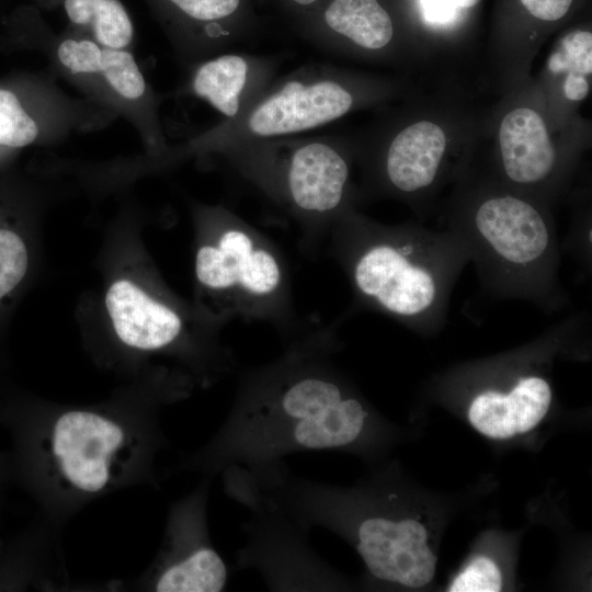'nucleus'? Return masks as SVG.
<instances>
[{
    "label": "nucleus",
    "mask_w": 592,
    "mask_h": 592,
    "mask_svg": "<svg viewBox=\"0 0 592 592\" xmlns=\"http://www.w3.org/2000/svg\"><path fill=\"white\" fill-rule=\"evenodd\" d=\"M106 308L118 338L132 348L158 351L172 348L183 334V319L129 281H117L106 293Z\"/></svg>",
    "instance_id": "ddd939ff"
},
{
    "label": "nucleus",
    "mask_w": 592,
    "mask_h": 592,
    "mask_svg": "<svg viewBox=\"0 0 592 592\" xmlns=\"http://www.w3.org/2000/svg\"><path fill=\"white\" fill-rule=\"evenodd\" d=\"M328 236L356 301L410 327L443 321L452 286L469 260L453 232L382 225L351 208Z\"/></svg>",
    "instance_id": "f03ea898"
},
{
    "label": "nucleus",
    "mask_w": 592,
    "mask_h": 592,
    "mask_svg": "<svg viewBox=\"0 0 592 592\" xmlns=\"http://www.w3.org/2000/svg\"><path fill=\"white\" fill-rule=\"evenodd\" d=\"M246 506L244 544L235 553L236 569L251 570L270 591L325 592L343 588V579L315 550L309 530L267 496L249 488L224 489Z\"/></svg>",
    "instance_id": "1a4fd4ad"
},
{
    "label": "nucleus",
    "mask_w": 592,
    "mask_h": 592,
    "mask_svg": "<svg viewBox=\"0 0 592 592\" xmlns=\"http://www.w3.org/2000/svg\"><path fill=\"white\" fill-rule=\"evenodd\" d=\"M295 5L308 8L315 5L319 0H291Z\"/></svg>",
    "instance_id": "a878e982"
},
{
    "label": "nucleus",
    "mask_w": 592,
    "mask_h": 592,
    "mask_svg": "<svg viewBox=\"0 0 592 592\" xmlns=\"http://www.w3.org/2000/svg\"><path fill=\"white\" fill-rule=\"evenodd\" d=\"M27 33L47 57L48 70L58 79L128 122L150 155L156 157L168 150L160 96L133 50L104 47L68 27L55 33L43 18L36 19Z\"/></svg>",
    "instance_id": "6e6552de"
},
{
    "label": "nucleus",
    "mask_w": 592,
    "mask_h": 592,
    "mask_svg": "<svg viewBox=\"0 0 592 592\" xmlns=\"http://www.w3.org/2000/svg\"><path fill=\"white\" fill-rule=\"evenodd\" d=\"M212 478L170 509L163 542L147 577L158 592H220L229 570L215 548L208 528L207 503Z\"/></svg>",
    "instance_id": "9d476101"
},
{
    "label": "nucleus",
    "mask_w": 592,
    "mask_h": 592,
    "mask_svg": "<svg viewBox=\"0 0 592 592\" xmlns=\"http://www.w3.org/2000/svg\"><path fill=\"white\" fill-rule=\"evenodd\" d=\"M563 92L565 95L571 101H580L584 99L589 92L587 77L567 76L563 83Z\"/></svg>",
    "instance_id": "5701e85b"
},
{
    "label": "nucleus",
    "mask_w": 592,
    "mask_h": 592,
    "mask_svg": "<svg viewBox=\"0 0 592 592\" xmlns=\"http://www.w3.org/2000/svg\"><path fill=\"white\" fill-rule=\"evenodd\" d=\"M38 9H59L66 27L104 47L133 50L135 26L122 0H34Z\"/></svg>",
    "instance_id": "f3484780"
},
{
    "label": "nucleus",
    "mask_w": 592,
    "mask_h": 592,
    "mask_svg": "<svg viewBox=\"0 0 592 592\" xmlns=\"http://www.w3.org/2000/svg\"><path fill=\"white\" fill-rule=\"evenodd\" d=\"M502 588L498 566L486 556L475 557L453 580L451 592H498Z\"/></svg>",
    "instance_id": "aec40b11"
},
{
    "label": "nucleus",
    "mask_w": 592,
    "mask_h": 592,
    "mask_svg": "<svg viewBox=\"0 0 592 592\" xmlns=\"http://www.w3.org/2000/svg\"><path fill=\"white\" fill-rule=\"evenodd\" d=\"M310 38L321 49L353 48L379 52L394 38V24L378 0H330L321 10Z\"/></svg>",
    "instance_id": "2eb2a0df"
},
{
    "label": "nucleus",
    "mask_w": 592,
    "mask_h": 592,
    "mask_svg": "<svg viewBox=\"0 0 592 592\" xmlns=\"http://www.w3.org/2000/svg\"><path fill=\"white\" fill-rule=\"evenodd\" d=\"M334 351L333 330L320 329L243 372L226 419L179 468L212 479L225 471L253 475L295 453L358 444L371 412L333 365Z\"/></svg>",
    "instance_id": "f257e3e1"
},
{
    "label": "nucleus",
    "mask_w": 592,
    "mask_h": 592,
    "mask_svg": "<svg viewBox=\"0 0 592 592\" xmlns=\"http://www.w3.org/2000/svg\"><path fill=\"white\" fill-rule=\"evenodd\" d=\"M7 474H8L7 465L0 464V503L2 500L3 482L5 480Z\"/></svg>",
    "instance_id": "b1692460"
},
{
    "label": "nucleus",
    "mask_w": 592,
    "mask_h": 592,
    "mask_svg": "<svg viewBox=\"0 0 592 592\" xmlns=\"http://www.w3.org/2000/svg\"><path fill=\"white\" fill-rule=\"evenodd\" d=\"M456 4L462 9H468L476 5L479 0H455Z\"/></svg>",
    "instance_id": "393cba45"
},
{
    "label": "nucleus",
    "mask_w": 592,
    "mask_h": 592,
    "mask_svg": "<svg viewBox=\"0 0 592 592\" xmlns=\"http://www.w3.org/2000/svg\"><path fill=\"white\" fill-rule=\"evenodd\" d=\"M186 68L225 53L237 39L242 0H145Z\"/></svg>",
    "instance_id": "9b49d317"
},
{
    "label": "nucleus",
    "mask_w": 592,
    "mask_h": 592,
    "mask_svg": "<svg viewBox=\"0 0 592 592\" xmlns=\"http://www.w3.org/2000/svg\"><path fill=\"white\" fill-rule=\"evenodd\" d=\"M209 237L197 248L195 275L214 300L221 321L272 323L289 334L295 328L287 264L276 244L235 212H204Z\"/></svg>",
    "instance_id": "39448f33"
},
{
    "label": "nucleus",
    "mask_w": 592,
    "mask_h": 592,
    "mask_svg": "<svg viewBox=\"0 0 592 592\" xmlns=\"http://www.w3.org/2000/svg\"><path fill=\"white\" fill-rule=\"evenodd\" d=\"M425 19L433 23H445L453 19L459 8L455 0H420Z\"/></svg>",
    "instance_id": "4be33fe9"
},
{
    "label": "nucleus",
    "mask_w": 592,
    "mask_h": 592,
    "mask_svg": "<svg viewBox=\"0 0 592 592\" xmlns=\"http://www.w3.org/2000/svg\"><path fill=\"white\" fill-rule=\"evenodd\" d=\"M358 101L351 81L325 64L304 65L275 80L241 115L220 121L157 156L173 161L292 137L346 115Z\"/></svg>",
    "instance_id": "423d86ee"
},
{
    "label": "nucleus",
    "mask_w": 592,
    "mask_h": 592,
    "mask_svg": "<svg viewBox=\"0 0 592 592\" xmlns=\"http://www.w3.org/2000/svg\"><path fill=\"white\" fill-rule=\"evenodd\" d=\"M27 262V251L22 239L11 230L0 229V298L21 282Z\"/></svg>",
    "instance_id": "6ab92c4d"
},
{
    "label": "nucleus",
    "mask_w": 592,
    "mask_h": 592,
    "mask_svg": "<svg viewBox=\"0 0 592 592\" xmlns=\"http://www.w3.org/2000/svg\"><path fill=\"white\" fill-rule=\"evenodd\" d=\"M553 73L568 71L567 76H590L592 72V34L574 31L559 43L548 61Z\"/></svg>",
    "instance_id": "a211bd4d"
},
{
    "label": "nucleus",
    "mask_w": 592,
    "mask_h": 592,
    "mask_svg": "<svg viewBox=\"0 0 592 592\" xmlns=\"http://www.w3.org/2000/svg\"><path fill=\"white\" fill-rule=\"evenodd\" d=\"M2 543L0 542V549H1Z\"/></svg>",
    "instance_id": "bb28decb"
},
{
    "label": "nucleus",
    "mask_w": 592,
    "mask_h": 592,
    "mask_svg": "<svg viewBox=\"0 0 592 592\" xmlns=\"http://www.w3.org/2000/svg\"><path fill=\"white\" fill-rule=\"evenodd\" d=\"M219 156L297 223L306 246L327 236L350 208L351 163L333 138L264 139L232 147Z\"/></svg>",
    "instance_id": "20e7f679"
},
{
    "label": "nucleus",
    "mask_w": 592,
    "mask_h": 592,
    "mask_svg": "<svg viewBox=\"0 0 592 592\" xmlns=\"http://www.w3.org/2000/svg\"><path fill=\"white\" fill-rule=\"evenodd\" d=\"M275 56L225 52L189 69L185 92L205 101L229 121L241 115L275 80Z\"/></svg>",
    "instance_id": "f8f14e48"
},
{
    "label": "nucleus",
    "mask_w": 592,
    "mask_h": 592,
    "mask_svg": "<svg viewBox=\"0 0 592 592\" xmlns=\"http://www.w3.org/2000/svg\"><path fill=\"white\" fill-rule=\"evenodd\" d=\"M521 2L535 18L556 21L568 12L572 0H521Z\"/></svg>",
    "instance_id": "412c9836"
},
{
    "label": "nucleus",
    "mask_w": 592,
    "mask_h": 592,
    "mask_svg": "<svg viewBox=\"0 0 592 592\" xmlns=\"http://www.w3.org/2000/svg\"><path fill=\"white\" fill-rule=\"evenodd\" d=\"M0 422L12 437L8 474L27 487L48 473L60 491L82 499L118 487L137 464L147 468L164 442L157 425L137 432L125 419L87 409L48 423L9 411Z\"/></svg>",
    "instance_id": "7ed1b4c3"
},
{
    "label": "nucleus",
    "mask_w": 592,
    "mask_h": 592,
    "mask_svg": "<svg viewBox=\"0 0 592 592\" xmlns=\"http://www.w3.org/2000/svg\"><path fill=\"white\" fill-rule=\"evenodd\" d=\"M496 292L545 303L555 300L558 244L544 215L525 200H485L465 230L453 232Z\"/></svg>",
    "instance_id": "0eeeda50"
},
{
    "label": "nucleus",
    "mask_w": 592,
    "mask_h": 592,
    "mask_svg": "<svg viewBox=\"0 0 592 592\" xmlns=\"http://www.w3.org/2000/svg\"><path fill=\"white\" fill-rule=\"evenodd\" d=\"M501 159L506 177L519 184L545 180L556 162V151L540 115L532 109L509 112L499 129Z\"/></svg>",
    "instance_id": "dca6fc26"
},
{
    "label": "nucleus",
    "mask_w": 592,
    "mask_h": 592,
    "mask_svg": "<svg viewBox=\"0 0 592 592\" xmlns=\"http://www.w3.org/2000/svg\"><path fill=\"white\" fill-rule=\"evenodd\" d=\"M446 149L443 129L429 121L413 123L395 135L384 156V175L402 193L430 186Z\"/></svg>",
    "instance_id": "4468645a"
}]
</instances>
